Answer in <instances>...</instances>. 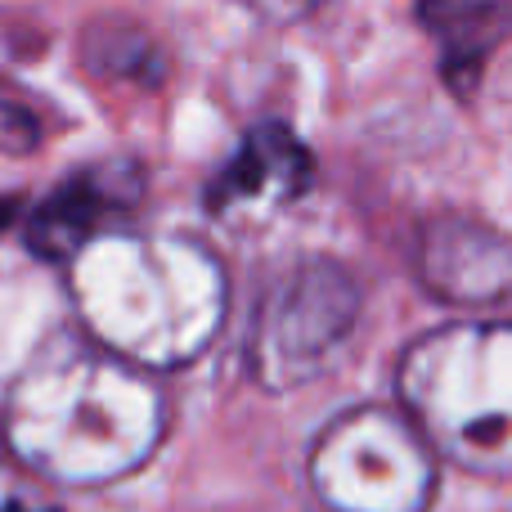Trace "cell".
<instances>
[{"instance_id": "5b68a950", "label": "cell", "mask_w": 512, "mask_h": 512, "mask_svg": "<svg viewBox=\"0 0 512 512\" xmlns=\"http://www.w3.org/2000/svg\"><path fill=\"white\" fill-rule=\"evenodd\" d=\"M355 319V283L333 261H310L265 297L256 315V373L265 387H292L324 364Z\"/></svg>"}, {"instance_id": "277c9868", "label": "cell", "mask_w": 512, "mask_h": 512, "mask_svg": "<svg viewBox=\"0 0 512 512\" xmlns=\"http://www.w3.org/2000/svg\"><path fill=\"white\" fill-rule=\"evenodd\" d=\"M310 486L333 512H427L436 495V450L405 409L360 405L319 432Z\"/></svg>"}, {"instance_id": "ba28073f", "label": "cell", "mask_w": 512, "mask_h": 512, "mask_svg": "<svg viewBox=\"0 0 512 512\" xmlns=\"http://www.w3.org/2000/svg\"><path fill=\"white\" fill-rule=\"evenodd\" d=\"M310 153L288 126L261 122L243 135L239 153L230 158V167L216 176L207 203L216 212L230 207H252V203H288L310 185Z\"/></svg>"}, {"instance_id": "6da1fadb", "label": "cell", "mask_w": 512, "mask_h": 512, "mask_svg": "<svg viewBox=\"0 0 512 512\" xmlns=\"http://www.w3.org/2000/svg\"><path fill=\"white\" fill-rule=\"evenodd\" d=\"M167 427L153 378L77 337L50 342L5 396V445L36 477L104 486L135 472Z\"/></svg>"}, {"instance_id": "9c48e42d", "label": "cell", "mask_w": 512, "mask_h": 512, "mask_svg": "<svg viewBox=\"0 0 512 512\" xmlns=\"http://www.w3.org/2000/svg\"><path fill=\"white\" fill-rule=\"evenodd\" d=\"M427 23L436 27V36L450 50V72L459 77V68H477L481 54L499 41V32L512 23L508 9H427Z\"/></svg>"}, {"instance_id": "7a4b0ae2", "label": "cell", "mask_w": 512, "mask_h": 512, "mask_svg": "<svg viewBox=\"0 0 512 512\" xmlns=\"http://www.w3.org/2000/svg\"><path fill=\"white\" fill-rule=\"evenodd\" d=\"M72 301L104 351L135 369L189 364L225 319V270L185 234H104L68 265Z\"/></svg>"}, {"instance_id": "52a82bcc", "label": "cell", "mask_w": 512, "mask_h": 512, "mask_svg": "<svg viewBox=\"0 0 512 512\" xmlns=\"http://www.w3.org/2000/svg\"><path fill=\"white\" fill-rule=\"evenodd\" d=\"M427 292L454 306H495L512 297V239L472 216H436L418 243Z\"/></svg>"}, {"instance_id": "30bf717a", "label": "cell", "mask_w": 512, "mask_h": 512, "mask_svg": "<svg viewBox=\"0 0 512 512\" xmlns=\"http://www.w3.org/2000/svg\"><path fill=\"white\" fill-rule=\"evenodd\" d=\"M0 512H59L27 472L0 468Z\"/></svg>"}, {"instance_id": "8fae6325", "label": "cell", "mask_w": 512, "mask_h": 512, "mask_svg": "<svg viewBox=\"0 0 512 512\" xmlns=\"http://www.w3.org/2000/svg\"><path fill=\"white\" fill-rule=\"evenodd\" d=\"M9 216H14V203H9V198H0V225H9Z\"/></svg>"}, {"instance_id": "3957f363", "label": "cell", "mask_w": 512, "mask_h": 512, "mask_svg": "<svg viewBox=\"0 0 512 512\" xmlns=\"http://www.w3.org/2000/svg\"><path fill=\"white\" fill-rule=\"evenodd\" d=\"M400 405L436 459L512 477V324H445L400 355Z\"/></svg>"}, {"instance_id": "8992f818", "label": "cell", "mask_w": 512, "mask_h": 512, "mask_svg": "<svg viewBox=\"0 0 512 512\" xmlns=\"http://www.w3.org/2000/svg\"><path fill=\"white\" fill-rule=\"evenodd\" d=\"M144 194V171L131 158H108L81 167L72 180H63L27 221V243L50 261H77L99 234V225L126 216Z\"/></svg>"}]
</instances>
